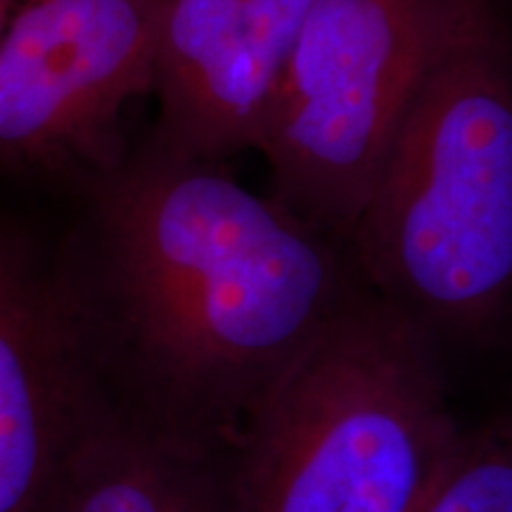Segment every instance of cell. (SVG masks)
I'll return each mask as SVG.
<instances>
[{"label":"cell","mask_w":512,"mask_h":512,"mask_svg":"<svg viewBox=\"0 0 512 512\" xmlns=\"http://www.w3.org/2000/svg\"><path fill=\"white\" fill-rule=\"evenodd\" d=\"M418 512H512V415L460 434Z\"/></svg>","instance_id":"cell-9"},{"label":"cell","mask_w":512,"mask_h":512,"mask_svg":"<svg viewBox=\"0 0 512 512\" xmlns=\"http://www.w3.org/2000/svg\"><path fill=\"white\" fill-rule=\"evenodd\" d=\"M105 411L57 261L0 223V512H57L76 451Z\"/></svg>","instance_id":"cell-6"},{"label":"cell","mask_w":512,"mask_h":512,"mask_svg":"<svg viewBox=\"0 0 512 512\" xmlns=\"http://www.w3.org/2000/svg\"><path fill=\"white\" fill-rule=\"evenodd\" d=\"M503 351H508V354H512V332H510V337H508V342H505V347H503ZM508 415H512V406L508 408V411H505Z\"/></svg>","instance_id":"cell-10"},{"label":"cell","mask_w":512,"mask_h":512,"mask_svg":"<svg viewBox=\"0 0 512 512\" xmlns=\"http://www.w3.org/2000/svg\"><path fill=\"white\" fill-rule=\"evenodd\" d=\"M458 0H311L259 147L271 197L349 247Z\"/></svg>","instance_id":"cell-4"},{"label":"cell","mask_w":512,"mask_h":512,"mask_svg":"<svg viewBox=\"0 0 512 512\" xmlns=\"http://www.w3.org/2000/svg\"><path fill=\"white\" fill-rule=\"evenodd\" d=\"M166 0H22L0 38V169L83 178L126 155Z\"/></svg>","instance_id":"cell-5"},{"label":"cell","mask_w":512,"mask_h":512,"mask_svg":"<svg viewBox=\"0 0 512 512\" xmlns=\"http://www.w3.org/2000/svg\"><path fill=\"white\" fill-rule=\"evenodd\" d=\"M363 283L437 344L512 332V0H458L349 240Z\"/></svg>","instance_id":"cell-2"},{"label":"cell","mask_w":512,"mask_h":512,"mask_svg":"<svg viewBox=\"0 0 512 512\" xmlns=\"http://www.w3.org/2000/svg\"><path fill=\"white\" fill-rule=\"evenodd\" d=\"M216 458H192L102 413L76 451L57 512H214Z\"/></svg>","instance_id":"cell-8"},{"label":"cell","mask_w":512,"mask_h":512,"mask_svg":"<svg viewBox=\"0 0 512 512\" xmlns=\"http://www.w3.org/2000/svg\"><path fill=\"white\" fill-rule=\"evenodd\" d=\"M311 0H166L152 88V140L223 164L259 147Z\"/></svg>","instance_id":"cell-7"},{"label":"cell","mask_w":512,"mask_h":512,"mask_svg":"<svg viewBox=\"0 0 512 512\" xmlns=\"http://www.w3.org/2000/svg\"><path fill=\"white\" fill-rule=\"evenodd\" d=\"M83 183V219L55 261L95 394L145 437L219 458L368 290L351 249L157 140Z\"/></svg>","instance_id":"cell-1"},{"label":"cell","mask_w":512,"mask_h":512,"mask_svg":"<svg viewBox=\"0 0 512 512\" xmlns=\"http://www.w3.org/2000/svg\"><path fill=\"white\" fill-rule=\"evenodd\" d=\"M460 434L437 344L363 290L216 458L214 512H418Z\"/></svg>","instance_id":"cell-3"}]
</instances>
